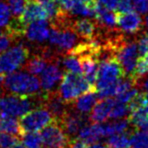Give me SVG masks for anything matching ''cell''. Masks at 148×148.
<instances>
[{
	"mask_svg": "<svg viewBox=\"0 0 148 148\" xmlns=\"http://www.w3.org/2000/svg\"><path fill=\"white\" fill-rule=\"evenodd\" d=\"M36 103L42 105V97L37 99L34 98V95H0V112L12 117L22 116L33 109Z\"/></svg>",
	"mask_w": 148,
	"mask_h": 148,
	"instance_id": "cell-3",
	"label": "cell"
},
{
	"mask_svg": "<svg viewBox=\"0 0 148 148\" xmlns=\"http://www.w3.org/2000/svg\"><path fill=\"white\" fill-rule=\"evenodd\" d=\"M10 20V10L5 2L0 1V27H6Z\"/></svg>",
	"mask_w": 148,
	"mask_h": 148,
	"instance_id": "cell-31",
	"label": "cell"
},
{
	"mask_svg": "<svg viewBox=\"0 0 148 148\" xmlns=\"http://www.w3.org/2000/svg\"><path fill=\"white\" fill-rule=\"evenodd\" d=\"M49 41L52 45L60 49L69 50L73 48L77 42V34L71 27L63 28L52 27L49 33Z\"/></svg>",
	"mask_w": 148,
	"mask_h": 148,
	"instance_id": "cell-9",
	"label": "cell"
},
{
	"mask_svg": "<svg viewBox=\"0 0 148 148\" xmlns=\"http://www.w3.org/2000/svg\"><path fill=\"white\" fill-rule=\"evenodd\" d=\"M134 10L131 0H119L116 12H128Z\"/></svg>",
	"mask_w": 148,
	"mask_h": 148,
	"instance_id": "cell-34",
	"label": "cell"
},
{
	"mask_svg": "<svg viewBox=\"0 0 148 148\" xmlns=\"http://www.w3.org/2000/svg\"><path fill=\"white\" fill-rule=\"evenodd\" d=\"M104 137V126L98 123H92L91 125H86L79 130L77 139L81 140L87 145L97 143L100 138Z\"/></svg>",
	"mask_w": 148,
	"mask_h": 148,
	"instance_id": "cell-17",
	"label": "cell"
},
{
	"mask_svg": "<svg viewBox=\"0 0 148 148\" xmlns=\"http://www.w3.org/2000/svg\"><path fill=\"white\" fill-rule=\"evenodd\" d=\"M114 103L115 99H112L111 97L104 98L100 102L96 103L91 111L92 113L90 115V121L92 123H98V124L106 122L110 118V110Z\"/></svg>",
	"mask_w": 148,
	"mask_h": 148,
	"instance_id": "cell-15",
	"label": "cell"
},
{
	"mask_svg": "<svg viewBox=\"0 0 148 148\" xmlns=\"http://www.w3.org/2000/svg\"><path fill=\"white\" fill-rule=\"evenodd\" d=\"M97 99H98V96H97L96 91H89L75 98V100L71 105H73L74 110L81 114L87 115L91 112L92 108L95 106Z\"/></svg>",
	"mask_w": 148,
	"mask_h": 148,
	"instance_id": "cell-16",
	"label": "cell"
},
{
	"mask_svg": "<svg viewBox=\"0 0 148 148\" xmlns=\"http://www.w3.org/2000/svg\"><path fill=\"white\" fill-rule=\"evenodd\" d=\"M54 120L51 112L44 105L29 110L21 116L20 126L22 132H38L45 128L46 125Z\"/></svg>",
	"mask_w": 148,
	"mask_h": 148,
	"instance_id": "cell-6",
	"label": "cell"
},
{
	"mask_svg": "<svg viewBox=\"0 0 148 148\" xmlns=\"http://www.w3.org/2000/svg\"><path fill=\"white\" fill-rule=\"evenodd\" d=\"M13 38L10 36L8 32L5 31L1 37H0V53H2L3 51H5L6 49L9 48V46L10 45V42H12Z\"/></svg>",
	"mask_w": 148,
	"mask_h": 148,
	"instance_id": "cell-35",
	"label": "cell"
},
{
	"mask_svg": "<svg viewBox=\"0 0 148 148\" xmlns=\"http://www.w3.org/2000/svg\"><path fill=\"white\" fill-rule=\"evenodd\" d=\"M143 87L144 88V90H145V91H147V92H148V79H146V80L143 82Z\"/></svg>",
	"mask_w": 148,
	"mask_h": 148,
	"instance_id": "cell-40",
	"label": "cell"
},
{
	"mask_svg": "<svg viewBox=\"0 0 148 148\" xmlns=\"http://www.w3.org/2000/svg\"><path fill=\"white\" fill-rule=\"evenodd\" d=\"M116 13V25L126 33L134 34L139 32L143 27V20L136 12H118Z\"/></svg>",
	"mask_w": 148,
	"mask_h": 148,
	"instance_id": "cell-12",
	"label": "cell"
},
{
	"mask_svg": "<svg viewBox=\"0 0 148 148\" xmlns=\"http://www.w3.org/2000/svg\"><path fill=\"white\" fill-rule=\"evenodd\" d=\"M87 146H88L87 144L84 142H82L81 140H79L77 138H74V139H72L69 148H87Z\"/></svg>",
	"mask_w": 148,
	"mask_h": 148,
	"instance_id": "cell-37",
	"label": "cell"
},
{
	"mask_svg": "<svg viewBox=\"0 0 148 148\" xmlns=\"http://www.w3.org/2000/svg\"><path fill=\"white\" fill-rule=\"evenodd\" d=\"M3 34H4V31H3L2 29H0V37H1Z\"/></svg>",
	"mask_w": 148,
	"mask_h": 148,
	"instance_id": "cell-43",
	"label": "cell"
},
{
	"mask_svg": "<svg viewBox=\"0 0 148 148\" xmlns=\"http://www.w3.org/2000/svg\"><path fill=\"white\" fill-rule=\"evenodd\" d=\"M1 117H2V114H1V112H0V119H1Z\"/></svg>",
	"mask_w": 148,
	"mask_h": 148,
	"instance_id": "cell-46",
	"label": "cell"
},
{
	"mask_svg": "<svg viewBox=\"0 0 148 148\" xmlns=\"http://www.w3.org/2000/svg\"><path fill=\"white\" fill-rule=\"evenodd\" d=\"M146 93V92H145ZM146 100H147V103H148V93H146Z\"/></svg>",
	"mask_w": 148,
	"mask_h": 148,
	"instance_id": "cell-45",
	"label": "cell"
},
{
	"mask_svg": "<svg viewBox=\"0 0 148 148\" xmlns=\"http://www.w3.org/2000/svg\"><path fill=\"white\" fill-rule=\"evenodd\" d=\"M89 91H96V89L90 84L81 74H75L67 71L61 77L58 93L67 105H71L75 98Z\"/></svg>",
	"mask_w": 148,
	"mask_h": 148,
	"instance_id": "cell-2",
	"label": "cell"
},
{
	"mask_svg": "<svg viewBox=\"0 0 148 148\" xmlns=\"http://www.w3.org/2000/svg\"><path fill=\"white\" fill-rule=\"evenodd\" d=\"M146 26H147V28H148V15H147V17H146Z\"/></svg>",
	"mask_w": 148,
	"mask_h": 148,
	"instance_id": "cell-44",
	"label": "cell"
},
{
	"mask_svg": "<svg viewBox=\"0 0 148 148\" xmlns=\"http://www.w3.org/2000/svg\"><path fill=\"white\" fill-rule=\"evenodd\" d=\"M115 57L124 70L125 75H130L135 69L138 59V48L135 42L124 41L115 52Z\"/></svg>",
	"mask_w": 148,
	"mask_h": 148,
	"instance_id": "cell-8",
	"label": "cell"
},
{
	"mask_svg": "<svg viewBox=\"0 0 148 148\" xmlns=\"http://www.w3.org/2000/svg\"><path fill=\"white\" fill-rule=\"evenodd\" d=\"M87 148H108L106 144L100 143H95L90 144V146H87Z\"/></svg>",
	"mask_w": 148,
	"mask_h": 148,
	"instance_id": "cell-38",
	"label": "cell"
},
{
	"mask_svg": "<svg viewBox=\"0 0 148 148\" xmlns=\"http://www.w3.org/2000/svg\"><path fill=\"white\" fill-rule=\"evenodd\" d=\"M38 2H40L41 4H44V3H46V2H49L51 1V0H37Z\"/></svg>",
	"mask_w": 148,
	"mask_h": 148,
	"instance_id": "cell-42",
	"label": "cell"
},
{
	"mask_svg": "<svg viewBox=\"0 0 148 148\" xmlns=\"http://www.w3.org/2000/svg\"><path fill=\"white\" fill-rule=\"evenodd\" d=\"M72 29L75 31V33L80 38L91 41L93 38H95L97 24L95 21L90 19H79L75 23L71 24Z\"/></svg>",
	"mask_w": 148,
	"mask_h": 148,
	"instance_id": "cell-18",
	"label": "cell"
},
{
	"mask_svg": "<svg viewBox=\"0 0 148 148\" xmlns=\"http://www.w3.org/2000/svg\"><path fill=\"white\" fill-rule=\"evenodd\" d=\"M25 26L36 20H47L48 16L44 6L37 0H26L25 8L21 16L18 18Z\"/></svg>",
	"mask_w": 148,
	"mask_h": 148,
	"instance_id": "cell-11",
	"label": "cell"
},
{
	"mask_svg": "<svg viewBox=\"0 0 148 148\" xmlns=\"http://www.w3.org/2000/svg\"><path fill=\"white\" fill-rule=\"evenodd\" d=\"M97 2L108 9H110L111 10H115L117 8L119 0H97Z\"/></svg>",
	"mask_w": 148,
	"mask_h": 148,
	"instance_id": "cell-36",
	"label": "cell"
},
{
	"mask_svg": "<svg viewBox=\"0 0 148 148\" xmlns=\"http://www.w3.org/2000/svg\"><path fill=\"white\" fill-rule=\"evenodd\" d=\"M59 122L62 126L63 130L67 133V135L70 138L74 139L75 136H77L79 130L83 126L87 125L88 119L84 114L79 113L74 110L72 111L68 110L63 118Z\"/></svg>",
	"mask_w": 148,
	"mask_h": 148,
	"instance_id": "cell-10",
	"label": "cell"
},
{
	"mask_svg": "<svg viewBox=\"0 0 148 148\" xmlns=\"http://www.w3.org/2000/svg\"><path fill=\"white\" fill-rule=\"evenodd\" d=\"M23 144L27 148H42L41 134L38 132H25L21 136Z\"/></svg>",
	"mask_w": 148,
	"mask_h": 148,
	"instance_id": "cell-25",
	"label": "cell"
},
{
	"mask_svg": "<svg viewBox=\"0 0 148 148\" xmlns=\"http://www.w3.org/2000/svg\"><path fill=\"white\" fill-rule=\"evenodd\" d=\"M4 87L10 93L18 95H35L41 89V83L34 75L25 72H13L7 75Z\"/></svg>",
	"mask_w": 148,
	"mask_h": 148,
	"instance_id": "cell-1",
	"label": "cell"
},
{
	"mask_svg": "<svg viewBox=\"0 0 148 148\" xmlns=\"http://www.w3.org/2000/svg\"><path fill=\"white\" fill-rule=\"evenodd\" d=\"M133 8L140 13L148 12V0H131Z\"/></svg>",
	"mask_w": 148,
	"mask_h": 148,
	"instance_id": "cell-33",
	"label": "cell"
},
{
	"mask_svg": "<svg viewBox=\"0 0 148 148\" xmlns=\"http://www.w3.org/2000/svg\"><path fill=\"white\" fill-rule=\"evenodd\" d=\"M50 29L47 20H36L27 24L26 34L28 41L34 42H42L49 38Z\"/></svg>",
	"mask_w": 148,
	"mask_h": 148,
	"instance_id": "cell-14",
	"label": "cell"
},
{
	"mask_svg": "<svg viewBox=\"0 0 148 148\" xmlns=\"http://www.w3.org/2000/svg\"><path fill=\"white\" fill-rule=\"evenodd\" d=\"M128 119H122L116 122L110 123L108 125H103L104 126V137H110L115 134H121L128 131L130 126Z\"/></svg>",
	"mask_w": 148,
	"mask_h": 148,
	"instance_id": "cell-22",
	"label": "cell"
},
{
	"mask_svg": "<svg viewBox=\"0 0 148 148\" xmlns=\"http://www.w3.org/2000/svg\"><path fill=\"white\" fill-rule=\"evenodd\" d=\"M7 1L10 12L12 13L14 18H19L24 10L26 0H7Z\"/></svg>",
	"mask_w": 148,
	"mask_h": 148,
	"instance_id": "cell-29",
	"label": "cell"
},
{
	"mask_svg": "<svg viewBox=\"0 0 148 148\" xmlns=\"http://www.w3.org/2000/svg\"><path fill=\"white\" fill-rule=\"evenodd\" d=\"M62 65L67 71L72 72L75 74H82L81 64L78 59L72 54L67 53L66 56L62 60Z\"/></svg>",
	"mask_w": 148,
	"mask_h": 148,
	"instance_id": "cell-26",
	"label": "cell"
},
{
	"mask_svg": "<svg viewBox=\"0 0 148 148\" xmlns=\"http://www.w3.org/2000/svg\"><path fill=\"white\" fill-rule=\"evenodd\" d=\"M95 19L98 26L104 29H113L116 26V13L97 2L95 10Z\"/></svg>",
	"mask_w": 148,
	"mask_h": 148,
	"instance_id": "cell-19",
	"label": "cell"
},
{
	"mask_svg": "<svg viewBox=\"0 0 148 148\" xmlns=\"http://www.w3.org/2000/svg\"><path fill=\"white\" fill-rule=\"evenodd\" d=\"M19 137L9 133L0 132V148H10L19 142Z\"/></svg>",
	"mask_w": 148,
	"mask_h": 148,
	"instance_id": "cell-28",
	"label": "cell"
},
{
	"mask_svg": "<svg viewBox=\"0 0 148 148\" xmlns=\"http://www.w3.org/2000/svg\"><path fill=\"white\" fill-rule=\"evenodd\" d=\"M106 145L108 148H130L129 134L121 133L111 135L107 140Z\"/></svg>",
	"mask_w": 148,
	"mask_h": 148,
	"instance_id": "cell-23",
	"label": "cell"
},
{
	"mask_svg": "<svg viewBox=\"0 0 148 148\" xmlns=\"http://www.w3.org/2000/svg\"><path fill=\"white\" fill-rule=\"evenodd\" d=\"M0 132L9 133L19 138L23 135L22 129L17 119L12 116H8V115H2L0 119Z\"/></svg>",
	"mask_w": 148,
	"mask_h": 148,
	"instance_id": "cell-21",
	"label": "cell"
},
{
	"mask_svg": "<svg viewBox=\"0 0 148 148\" xmlns=\"http://www.w3.org/2000/svg\"><path fill=\"white\" fill-rule=\"evenodd\" d=\"M29 57L26 45L18 44L0 53V75H7L22 67Z\"/></svg>",
	"mask_w": 148,
	"mask_h": 148,
	"instance_id": "cell-4",
	"label": "cell"
},
{
	"mask_svg": "<svg viewBox=\"0 0 148 148\" xmlns=\"http://www.w3.org/2000/svg\"><path fill=\"white\" fill-rule=\"evenodd\" d=\"M50 60L48 51H45L41 54L33 55L29 60L25 62V68L27 73L31 75H40L46 67L47 60Z\"/></svg>",
	"mask_w": 148,
	"mask_h": 148,
	"instance_id": "cell-20",
	"label": "cell"
},
{
	"mask_svg": "<svg viewBox=\"0 0 148 148\" xmlns=\"http://www.w3.org/2000/svg\"><path fill=\"white\" fill-rule=\"evenodd\" d=\"M42 148H69L72 138L63 130L60 123L53 120L41 133Z\"/></svg>",
	"mask_w": 148,
	"mask_h": 148,
	"instance_id": "cell-7",
	"label": "cell"
},
{
	"mask_svg": "<svg viewBox=\"0 0 148 148\" xmlns=\"http://www.w3.org/2000/svg\"><path fill=\"white\" fill-rule=\"evenodd\" d=\"M139 93V89L136 88L135 86L130 89H128L127 91H125L124 92H121L119 95H116V100L118 102L124 103V104H127L130 101L134 98V97Z\"/></svg>",
	"mask_w": 148,
	"mask_h": 148,
	"instance_id": "cell-30",
	"label": "cell"
},
{
	"mask_svg": "<svg viewBox=\"0 0 148 148\" xmlns=\"http://www.w3.org/2000/svg\"><path fill=\"white\" fill-rule=\"evenodd\" d=\"M74 1L77 3H90L93 1V0H74Z\"/></svg>",
	"mask_w": 148,
	"mask_h": 148,
	"instance_id": "cell-39",
	"label": "cell"
},
{
	"mask_svg": "<svg viewBox=\"0 0 148 148\" xmlns=\"http://www.w3.org/2000/svg\"><path fill=\"white\" fill-rule=\"evenodd\" d=\"M129 140L132 148H146L148 146V133L145 131L135 129L129 135Z\"/></svg>",
	"mask_w": 148,
	"mask_h": 148,
	"instance_id": "cell-24",
	"label": "cell"
},
{
	"mask_svg": "<svg viewBox=\"0 0 148 148\" xmlns=\"http://www.w3.org/2000/svg\"><path fill=\"white\" fill-rule=\"evenodd\" d=\"M125 77V74L116 57L105 58L98 65L97 78L95 82L96 91L109 87L119 78Z\"/></svg>",
	"mask_w": 148,
	"mask_h": 148,
	"instance_id": "cell-5",
	"label": "cell"
},
{
	"mask_svg": "<svg viewBox=\"0 0 148 148\" xmlns=\"http://www.w3.org/2000/svg\"><path fill=\"white\" fill-rule=\"evenodd\" d=\"M41 87L44 90L45 92H53V89L55 88L57 83L59 82L62 75L60 69V62L59 60L55 62H51L49 65H46L44 71L41 74Z\"/></svg>",
	"mask_w": 148,
	"mask_h": 148,
	"instance_id": "cell-13",
	"label": "cell"
},
{
	"mask_svg": "<svg viewBox=\"0 0 148 148\" xmlns=\"http://www.w3.org/2000/svg\"><path fill=\"white\" fill-rule=\"evenodd\" d=\"M3 82H4V77H3L2 75H0V88H1V86L3 85Z\"/></svg>",
	"mask_w": 148,
	"mask_h": 148,
	"instance_id": "cell-41",
	"label": "cell"
},
{
	"mask_svg": "<svg viewBox=\"0 0 148 148\" xmlns=\"http://www.w3.org/2000/svg\"><path fill=\"white\" fill-rule=\"evenodd\" d=\"M128 114V108L127 104H124L121 102H118L117 100H115V103L112 106V109L110 110V118L111 119H121L125 117V115Z\"/></svg>",
	"mask_w": 148,
	"mask_h": 148,
	"instance_id": "cell-27",
	"label": "cell"
},
{
	"mask_svg": "<svg viewBox=\"0 0 148 148\" xmlns=\"http://www.w3.org/2000/svg\"><path fill=\"white\" fill-rule=\"evenodd\" d=\"M137 48H138L139 57L148 56V34H143L139 39Z\"/></svg>",
	"mask_w": 148,
	"mask_h": 148,
	"instance_id": "cell-32",
	"label": "cell"
}]
</instances>
